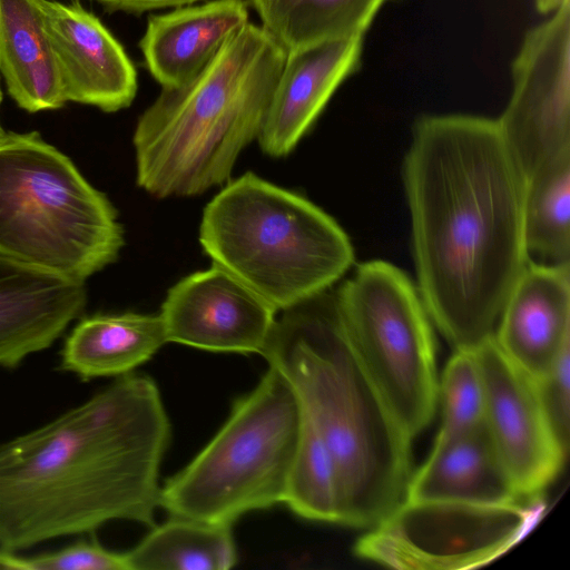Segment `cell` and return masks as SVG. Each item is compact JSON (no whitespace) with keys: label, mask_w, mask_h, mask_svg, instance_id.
Masks as SVG:
<instances>
[{"label":"cell","mask_w":570,"mask_h":570,"mask_svg":"<svg viewBox=\"0 0 570 570\" xmlns=\"http://www.w3.org/2000/svg\"><path fill=\"white\" fill-rule=\"evenodd\" d=\"M402 178L419 294L446 341L474 350L528 263V180L495 119L459 114L416 120Z\"/></svg>","instance_id":"6da1fadb"},{"label":"cell","mask_w":570,"mask_h":570,"mask_svg":"<svg viewBox=\"0 0 570 570\" xmlns=\"http://www.w3.org/2000/svg\"><path fill=\"white\" fill-rule=\"evenodd\" d=\"M170 438L157 384L131 372L0 443V548L14 552L112 520L153 527Z\"/></svg>","instance_id":"7a4b0ae2"},{"label":"cell","mask_w":570,"mask_h":570,"mask_svg":"<svg viewBox=\"0 0 570 570\" xmlns=\"http://www.w3.org/2000/svg\"><path fill=\"white\" fill-rule=\"evenodd\" d=\"M282 312L261 355L286 379L335 461L338 524L370 529L405 500L412 439L360 365L334 293Z\"/></svg>","instance_id":"3957f363"},{"label":"cell","mask_w":570,"mask_h":570,"mask_svg":"<svg viewBox=\"0 0 570 570\" xmlns=\"http://www.w3.org/2000/svg\"><path fill=\"white\" fill-rule=\"evenodd\" d=\"M285 59L263 26L247 22L189 82L163 89L134 131L137 185L167 198L228 180L261 132Z\"/></svg>","instance_id":"277c9868"},{"label":"cell","mask_w":570,"mask_h":570,"mask_svg":"<svg viewBox=\"0 0 570 570\" xmlns=\"http://www.w3.org/2000/svg\"><path fill=\"white\" fill-rule=\"evenodd\" d=\"M199 243L276 312L328 291L354 263L337 222L305 197L253 173L206 205Z\"/></svg>","instance_id":"5b68a950"},{"label":"cell","mask_w":570,"mask_h":570,"mask_svg":"<svg viewBox=\"0 0 570 570\" xmlns=\"http://www.w3.org/2000/svg\"><path fill=\"white\" fill-rule=\"evenodd\" d=\"M115 207L37 131L0 137V254L83 281L115 262Z\"/></svg>","instance_id":"8992f818"},{"label":"cell","mask_w":570,"mask_h":570,"mask_svg":"<svg viewBox=\"0 0 570 570\" xmlns=\"http://www.w3.org/2000/svg\"><path fill=\"white\" fill-rule=\"evenodd\" d=\"M303 415L286 379L273 366L235 400L208 444L160 488L170 515L233 524L242 515L284 503Z\"/></svg>","instance_id":"52a82bcc"},{"label":"cell","mask_w":570,"mask_h":570,"mask_svg":"<svg viewBox=\"0 0 570 570\" xmlns=\"http://www.w3.org/2000/svg\"><path fill=\"white\" fill-rule=\"evenodd\" d=\"M334 296L360 365L415 438L434 416L439 382L432 322L416 286L395 265L374 259L358 264Z\"/></svg>","instance_id":"ba28073f"},{"label":"cell","mask_w":570,"mask_h":570,"mask_svg":"<svg viewBox=\"0 0 570 570\" xmlns=\"http://www.w3.org/2000/svg\"><path fill=\"white\" fill-rule=\"evenodd\" d=\"M542 494L505 504L404 500L368 529L357 557L402 570H461L492 562L539 522Z\"/></svg>","instance_id":"9c48e42d"},{"label":"cell","mask_w":570,"mask_h":570,"mask_svg":"<svg viewBox=\"0 0 570 570\" xmlns=\"http://www.w3.org/2000/svg\"><path fill=\"white\" fill-rule=\"evenodd\" d=\"M511 71V96L495 120L528 180L570 150V0L527 31Z\"/></svg>","instance_id":"30bf717a"},{"label":"cell","mask_w":570,"mask_h":570,"mask_svg":"<svg viewBox=\"0 0 570 570\" xmlns=\"http://www.w3.org/2000/svg\"><path fill=\"white\" fill-rule=\"evenodd\" d=\"M483 379L484 425L524 497L542 494L567 456L547 420L535 380L511 362L493 336L474 348Z\"/></svg>","instance_id":"8fae6325"},{"label":"cell","mask_w":570,"mask_h":570,"mask_svg":"<svg viewBox=\"0 0 570 570\" xmlns=\"http://www.w3.org/2000/svg\"><path fill=\"white\" fill-rule=\"evenodd\" d=\"M276 311L222 267L213 264L169 288L160 317L167 342L210 352L262 354Z\"/></svg>","instance_id":"7c38bea8"},{"label":"cell","mask_w":570,"mask_h":570,"mask_svg":"<svg viewBox=\"0 0 570 570\" xmlns=\"http://www.w3.org/2000/svg\"><path fill=\"white\" fill-rule=\"evenodd\" d=\"M45 21L66 101L106 112L127 108L136 97V69L120 42L77 0H45Z\"/></svg>","instance_id":"4fadbf2b"},{"label":"cell","mask_w":570,"mask_h":570,"mask_svg":"<svg viewBox=\"0 0 570 570\" xmlns=\"http://www.w3.org/2000/svg\"><path fill=\"white\" fill-rule=\"evenodd\" d=\"M363 37L332 39L286 52L261 132L262 150L288 155L340 85L356 69Z\"/></svg>","instance_id":"5bb4252c"},{"label":"cell","mask_w":570,"mask_h":570,"mask_svg":"<svg viewBox=\"0 0 570 570\" xmlns=\"http://www.w3.org/2000/svg\"><path fill=\"white\" fill-rule=\"evenodd\" d=\"M493 337L531 377L550 373L570 347V264L528 262L507 297Z\"/></svg>","instance_id":"9a60e30c"},{"label":"cell","mask_w":570,"mask_h":570,"mask_svg":"<svg viewBox=\"0 0 570 570\" xmlns=\"http://www.w3.org/2000/svg\"><path fill=\"white\" fill-rule=\"evenodd\" d=\"M85 282L0 254V366L48 348L83 311Z\"/></svg>","instance_id":"2e32d148"},{"label":"cell","mask_w":570,"mask_h":570,"mask_svg":"<svg viewBox=\"0 0 570 570\" xmlns=\"http://www.w3.org/2000/svg\"><path fill=\"white\" fill-rule=\"evenodd\" d=\"M247 22L246 0H213L150 16L139 42L145 65L163 89L181 87Z\"/></svg>","instance_id":"e0dca14e"},{"label":"cell","mask_w":570,"mask_h":570,"mask_svg":"<svg viewBox=\"0 0 570 570\" xmlns=\"http://www.w3.org/2000/svg\"><path fill=\"white\" fill-rule=\"evenodd\" d=\"M522 495L501 461L485 425L435 441L407 484V501L505 504Z\"/></svg>","instance_id":"ac0fdd59"},{"label":"cell","mask_w":570,"mask_h":570,"mask_svg":"<svg viewBox=\"0 0 570 570\" xmlns=\"http://www.w3.org/2000/svg\"><path fill=\"white\" fill-rule=\"evenodd\" d=\"M0 72L16 104L29 111L67 102L45 21V0H0Z\"/></svg>","instance_id":"d6986e66"},{"label":"cell","mask_w":570,"mask_h":570,"mask_svg":"<svg viewBox=\"0 0 570 570\" xmlns=\"http://www.w3.org/2000/svg\"><path fill=\"white\" fill-rule=\"evenodd\" d=\"M167 343L160 315L122 313L85 317L67 337L60 367L82 380L121 376Z\"/></svg>","instance_id":"ffe728a7"},{"label":"cell","mask_w":570,"mask_h":570,"mask_svg":"<svg viewBox=\"0 0 570 570\" xmlns=\"http://www.w3.org/2000/svg\"><path fill=\"white\" fill-rule=\"evenodd\" d=\"M129 570H227L237 562L232 524L170 515L127 551Z\"/></svg>","instance_id":"44dd1931"},{"label":"cell","mask_w":570,"mask_h":570,"mask_svg":"<svg viewBox=\"0 0 570 570\" xmlns=\"http://www.w3.org/2000/svg\"><path fill=\"white\" fill-rule=\"evenodd\" d=\"M386 0H248L263 27L287 51L363 37Z\"/></svg>","instance_id":"7402d4cb"},{"label":"cell","mask_w":570,"mask_h":570,"mask_svg":"<svg viewBox=\"0 0 570 570\" xmlns=\"http://www.w3.org/2000/svg\"><path fill=\"white\" fill-rule=\"evenodd\" d=\"M570 150L561 154L527 183L523 244L528 262L570 264Z\"/></svg>","instance_id":"603a6c76"},{"label":"cell","mask_w":570,"mask_h":570,"mask_svg":"<svg viewBox=\"0 0 570 570\" xmlns=\"http://www.w3.org/2000/svg\"><path fill=\"white\" fill-rule=\"evenodd\" d=\"M284 503L305 520L327 523L340 521L335 461L323 439L304 416Z\"/></svg>","instance_id":"cb8c5ba5"},{"label":"cell","mask_w":570,"mask_h":570,"mask_svg":"<svg viewBox=\"0 0 570 570\" xmlns=\"http://www.w3.org/2000/svg\"><path fill=\"white\" fill-rule=\"evenodd\" d=\"M442 420L435 441L451 440L484 424L483 379L474 350H455L438 382Z\"/></svg>","instance_id":"d4e9b609"},{"label":"cell","mask_w":570,"mask_h":570,"mask_svg":"<svg viewBox=\"0 0 570 570\" xmlns=\"http://www.w3.org/2000/svg\"><path fill=\"white\" fill-rule=\"evenodd\" d=\"M27 570H129L126 552L97 541H78L57 551L26 558Z\"/></svg>","instance_id":"484cf974"},{"label":"cell","mask_w":570,"mask_h":570,"mask_svg":"<svg viewBox=\"0 0 570 570\" xmlns=\"http://www.w3.org/2000/svg\"><path fill=\"white\" fill-rule=\"evenodd\" d=\"M570 347L546 376L534 379L538 394L553 434L568 452L570 433Z\"/></svg>","instance_id":"4316f807"},{"label":"cell","mask_w":570,"mask_h":570,"mask_svg":"<svg viewBox=\"0 0 570 570\" xmlns=\"http://www.w3.org/2000/svg\"><path fill=\"white\" fill-rule=\"evenodd\" d=\"M102 4L108 11H126L131 13H141L145 11L168 8L183 7L196 2L197 0H92Z\"/></svg>","instance_id":"83f0119b"},{"label":"cell","mask_w":570,"mask_h":570,"mask_svg":"<svg viewBox=\"0 0 570 570\" xmlns=\"http://www.w3.org/2000/svg\"><path fill=\"white\" fill-rule=\"evenodd\" d=\"M0 570H27L26 558L0 548Z\"/></svg>","instance_id":"f1b7e54d"},{"label":"cell","mask_w":570,"mask_h":570,"mask_svg":"<svg viewBox=\"0 0 570 570\" xmlns=\"http://www.w3.org/2000/svg\"><path fill=\"white\" fill-rule=\"evenodd\" d=\"M568 0H534L539 12L543 14L553 13Z\"/></svg>","instance_id":"f546056e"},{"label":"cell","mask_w":570,"mask_h":570,"mask_svg":"<svg viewBox=\"0 0 570 570\" xmlns=\"http://www.w3.org/2000/svg\"><path fill=\"white\" fill-rule=\"evenodd\" d=\"M1 100H2V92H1V88H0V104H1ZM4 134L3 129L1 128L0 126V137Z\"/></svg>","instance_id":"4dcf8cb0"}]
</instances>
